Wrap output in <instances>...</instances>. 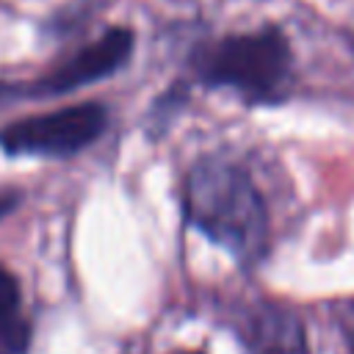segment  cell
I'll list each match as a JSON object with an SVG mask.
<instances>
[{
  "mask_svg": "<svg viewBox=\"0 0 354 354\" xmlns=\"http://www.w3.org/2000/svg\"><path fill=\"white\" fill-rule=\"evenodd\" d=\"M180 354H202V351H180Z\"/></svg>",
  "mask_w": 354,
  "mask_h": 354,
  "instance_id": "obj_9",
  "label": "cell"
},
{
  "mask_svg": "<svg viewBox=\"0 0 354 354\" xmlns=\"http://www.w3.org/2000/svg\"><path fill=\"white\" fill-rule=\"evenodd\" d=\"M136 36L127 28H111L100 39L77 47L66 58H61L53 69L39 75L30 83H3L0 100H39V97H58L66 91H75L80 86L97 83L102 77H111L119 72L130 55H133Z\"/></svg>",
  "mask_w": 354,
  "mask_h": 354,
  "instance_id": "obj_4",
  "label": "cell"
},
{
  "mask_svg": "<svg viewBox=\"0 0 354 354\" xmlns=\"http://www.w3.org/2000/svg\"><path fill=\"white\" fill-rule=\"evenodd\" d=\"M340 329H343V335H346V343H348L351 351H354V304H346V307H343V313H340Z\"/></svg>",
  "mask_w": 354,
  "mask_h": 354,
  "instance_id": "obj_7",
  "label": "cell"
},
{
  "mask_svg": "<svg viewBox=\"0 0 354 354\" xmlns=\"http://www.w3.org/2000/svg\"><path fill=\"white\" fill-rule=\"evenodd\" d=\"M191 66L199 83L210 88H232L241 100L279 102L293 77V55L279 28L232 33L194 50Z\"/></svg>",
  "mask_w": 354,
  "mask_h": 354,
  "instance_id": "obj_2",
  "label": "cell"
},
{
  "mask_svg": "<svg viewBox=\"0 0 354 354\" xmlns=\"http://www.w3.org/2000/svg\"><path fill=\"white\" fill-rule=\"evenodd\" d=\"M185 216L238 263L254 266L268 249V210L252 177L232 160L210 155L185 177Z\"/></svg>",
  "mask_w": 354,
  "mask_h": 354,
  "instance_id": "obj_1",
  "label": "cell"
},
{
  "mask_svg": "<svg viewBox=\"0 0 354 354\" xmlns=\"http://www.w3.org/2000/svg\"><path fill=\"white\" fill-rule=\"evenodd\" d=\"M30 343V324L22 313L19 282L0 266V354H25Z\"/></svg>",
  "mask_w": 354,
  "mask_h": 354,
  "instance_id": "obj_6",
  "label": "cell"
},
{
  "mask_svg": "<svg viewBox=\"0 0 354 354\" xmlns=\"http://www.w3.org/2000/svg\"><path fill=\"white\" fill-rule=\"evenodd\" d=\"M17 205H19V191L3 188V191H0V218H3V216H8Z\"/></svg>",
  "mask_w": 354,
  "mask_h": 354,
  "instance_id": "obj_8",
  "label": "cell"
},
{
  "mask_svg": "<svg viewBox=\"0 0 354 354\" xmlns=\"http://www.w3.org/2000/svg\"><path fill=\"white\" fill-rule=\"evenodd\" d=\"M241 340L249 354H310L301 318L277 304H257L243 315Z\"/></svg>",
  "mask_w": 354,
  "mask_h": 354,
  "instance_id": "obj_5",
  "label": "cell"
},
{
  "mask_svg": "<svg viewBox=\"0 0 354 354\" xmlns=\"http://www.w3.org/2000/svg\"><path fill=\"white\" fill-rule=\"evenodd\" d=\"M108 124V111L100 102H80L50 113L17 119L0 130V147L8 155L69 158L94 144Z\"/></svg>",
  "mask_w": 354,
  "mask_h": 354,
  "instance_id": "obj_3",
  "label": "cell"
}]
</instances>
